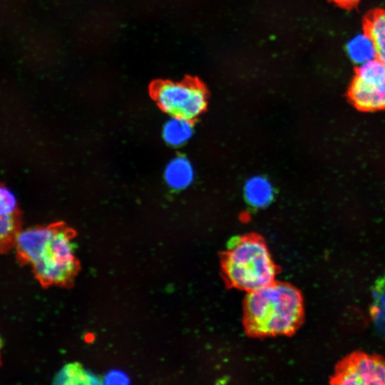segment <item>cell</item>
<instances>
[{"mask_svg":"<svg viewBox=\"0 0 385 385\" xmlns=\"http://www.w3.org/2000/svg\"><path fill=\"white\" fill-rule=\"evenodd\" d=\"M14 247L19 260L31 267L43 286L65 285L72 281L78 270L72 237L62 227L21 230Z\"/></svg>","mask_w":385,"mask_h":385,"instance_id":"1","label":"cell"},{"mask_svg":"<svg viewBox=\"0 0 385 385\" xmlns=\"http://www.w3.org/2000/svg\"><path fill=\"white\" fill-rule=\"evenodd\" d=\"M304 317L303 298L290 284L274 281L247 292L243 306V324L252 337L288 335Z\"/></svg>","mask_w":385,"mask_h":385,"instance_id":"2","label":"cell"},{"mask_svg":"<svg viewBox=\"0 0 385 385\" xmlns=\"http://www.w3.org/2000/svg\"><path fill=\"white\" fill-rule=\"evenodd\" d=\"M221 265L225 282L247 292L275 281L277 271L266 244L255 236L232 241L222 255Z\"/></svg>","mask_w":385,"mask_h":385,"instance_id":"3","label":"cell"},{"mask_svg":"<svg viewBox=\"0 0 385 385\" xmlns=\"http://www.w3.org/2000/svg\"><path fill=\"white\" fill-rule=\"evenodd\" d=\"M346 96L359 111L385 110V63L375 58L356 66Z\"/></svg>","mask_w":385,"mask_h":385,"instance_id":"4","label":"cell"},{"mask_svg":"<svg viewBox=\"0 0 385 385\" xmlns=\"http://www.w3.org/2000/svg\"><path fill=\"white\" fill-rule=\"evenodd\" d=\"M155 98L163 111L170 116L192 120L205 110L207 96L204 88L192 82H164L154 91Z\"/></svg>","mask_w":385,"mask_h":385,"instance_id":"5","label":"cell"},{"mask_svg":"<svg viewBox=\"0 0 385 385\" xmlns=\"http://www.w3.org/2000/svg\"><path fill=\"white\" fill-rule=\"evenodd\" d=\"M330 384L340 385H385V358L356 351L335 366Z\"/></svg>","mask_w":385,"mask_h":385,"instance_id":"6","label":"cell"},{"mask_svg":"<svg viewBox=\"0 0 385 385\" xmlns=\"http://www.w3.org/2000/svg\"><path fill=\"white\" fill-rule=\"evenodd\" d=\"M21 230V213L16 199L0 183V254L14 247Z\"/></svg>","mask_w":385,"mask_h":385,"instance_id":"7","label":"cell"},{"mask_svg":"<svg viewBox=\"0 0 385 385\" xmlns=\"http://www.w3.org/2000/svg\"><path fill=\"white\" fill-rule=\"evenodd\" d=\"M364 35L371 41L375 58L385 63V9H374L363 18Z\"/></svg>","mask_w":385,"mask_h":385,"instance_id":"8","label":"cell"},{"mask_svg":"<svg viewBox=\"0 0 385 385\" xmlns=\"http://www.w3.org/2000/svg\"><path fill=\"white\" fill-rule=\"evenodd\" d=\"M164 180L173 190H180L189 187L195 177L194 168L191 162L184 156L173 158L164 170Z\"/></svg>","mask_w":385,"mask_h":385,"instance_id":"9","label":"cell"},{"mask_svg":"<svg viewBox=\"0 0 385 385\" xmlns=\"http://www.w3.org/2000/svg\"><path fill=\"white\" fill-rule=\"evenodd\" d=\"M247 202L255 208L267 207L272 201L274 188L270 180L262 175L248 178L243 188Z\"/></svg>","mask_w":385,"mask_h":385,"instance_id":"10","label":"cell"},{"mask_svg":"<svg viewBox=\"0 0 385 385\" xmlns=\"http://www.w3.org/2000/svg\"><path fill=\"white\" fill-rule=\"evenodd\" d=\"M193 134L191 120L180 116H170L164 123L162 135L164 141L173 147H180L190 140Z\"/></svg>","mask_w":385,"mask_h":385,"instance_id":"11","label":"cell"},{"mask_svg":"<svg viewBox=\"0 0 385 385\" xmlns=\"http://www.w3.org/2000/svg\"><path fill=\"white\" fill-rule=\"evenodd\" d=\"M55 383L60 384H97L98 377L85 369L78 363L65 365L55 376Z\"/></svg>","mask_w":385,"mask_h":385,"instance_id":"12","label":"cell"},{"mask_svg":"<svg viewBox=\"0 0 385 385\" xmlns=\"http://www.w3.org/2000/svg\"><path fill=\"white\" fill-rule=\"evenodd\" d=\"M348 51L352 60L357 63H364L375 57L372 44L364 35L350 42Z\"/></svg>","mask_w":385,"mask_h":385,"instance_id":"13","label":"cell"},{"mask_svg":"<svg viewBox=\"0 0 385 385\" xmlns=\"http://www.w3.org/2000/svg\"><path fill=\"white\" fill-rule=\"evenodd\" d=\"M334 3L340 8L350 10L352 9L359 4L361 0H329Z\"/></svg>","mask_w":385,"mask_h":385,"instance_id":"14","label":"cell"},{"mask_svg":"<svg viewBox=\"0 0 385 385\" xmlns=\"http://www.w3.org/2000/svg\"><path fill=\"white\" fill-rule=\"evenodd\" d=\"M1 342L0 339V362H1Z\"/></svg>","mask_w":385,"mask_h":385,"instance_id":"15","label":"cell"}]
</instances>
